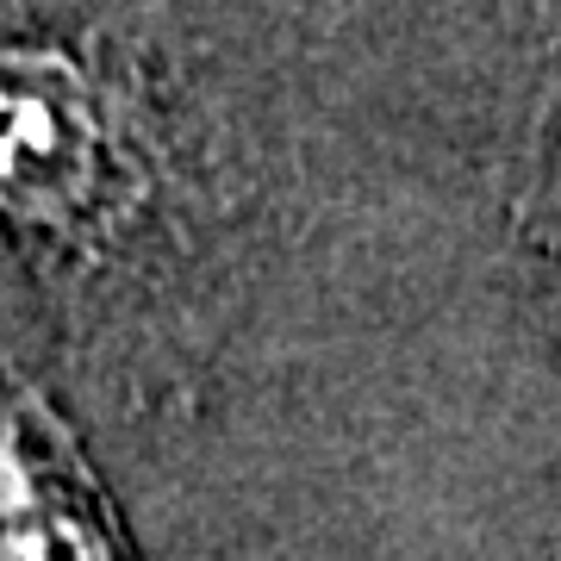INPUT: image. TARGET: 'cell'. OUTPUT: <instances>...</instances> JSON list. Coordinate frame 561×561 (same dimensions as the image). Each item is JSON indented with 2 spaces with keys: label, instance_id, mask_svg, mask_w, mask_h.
I'll return each instance as SVG.
<instances>
[{
  "label": "cell",
  "instance_id": "1",
  "mask_svg": "<svg viewBox=\"0 0 561 561\" xmlns=\"http://www.w3.org/2000/svg\"><path fill=\"white\" fill-rule=\"evenodd\" d=\"M157 213V162L125 101L44 38H0V219L62 268H101Z\"/></svg>",
  "mask_w": 561,
  "mask_h": 561
},
{
  "label": "cell",
  "instance_id": "2",
  "mask_svg": "<svg viewBox=\"0 0 561 561\" xmlns=\"http://www.w3.org/2000/svg\"><path fill=\"white\" fill-rule=\"evenodd\" d=\"M0 561H131L76 431L0 350Z\"/></svg>",
  "mask_w": 561,
  "mask_h": 561
}]
</instances>
